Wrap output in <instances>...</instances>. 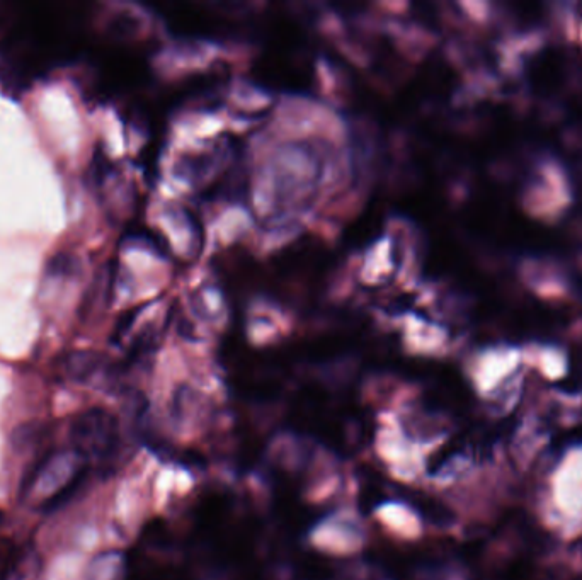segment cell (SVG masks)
I'll list each match as a JSON object with an SVG mask.
<instances>
[{
  "label": "cell",
  "instance_id": "1",
  "mask_svg": "<svg viewBox=\"0 0 582 580\" xmlns=\"http://www.w3.org/2000/svg\"><path fill=\"white\" fill-rule=\"evenodd\" d=\"M118 443L120 424L108 410H87L70 427V444L80 460H108L115 455Z\"/></svg>",
  "mask_w": 582,
  "mask_h": 580
},
{
  "label": "cell",
  "instance_id": "2",
  "mask_svg": "<svg viewBox=\"0 0 582 580\" xmlns=\"http://www.w3.org/2000/svg\"><path fill=\"white\" fill-rule=\"evenodd\" d=\"M82 470L84 467H75L74 456L65 453V451H58V453L52 451V453L43 456L35 467L26 473V478L21 485V495L29 497L38 490H43V492L52 490V494H50L52 497V495L57 494L58 490H62L65 485L69 484L70 480Z\"/></svg>",
  "mask_w": 582,
  "mask_h": 580
},
{
  "label": "cell",
  "instance_id": "3",
  "mask_svg": "<svg viewBox=\"0 0 582 580\" xmlns=\"http://www.w3.org/2000/svg\"><path fill=\"white\" fill-rule=\"evenodd\" d=\"M106 370V359L92 351H74L62 361L63 375L75 383H91Z\"/></svg>",
  "mask_w": 582,
  "mask_h": 580
},
{
  "label": "cell",
  "instance_id": "4",
  "mask_svg": "<svg viewBox=\"0 0 582 580\" xmlns=\"http://www.w3.org/2000/svg\"><path fill=\"white\" fill-rule=\"evenodd\" d=\"M86 480L87 470L84 468L62 490H58L57 494L52 495L48 501L43 502L41 504V511L45 512V514H53V512L63 509V507L67 506L74 499L75 495L79 494V490L82 489V485L86 484Z\"/></svg>",
  "mask_w": 582,
  "mask_h": 580
},
{
  "label": "cell",
  "instance_id": "5",
  "mask_svg": "<svg viewBox=\"0 0 582 580\" xmlns=\"http://www.w3.org/2000/svg\"><path fill=\"white\" fill-rule=\"evenodd\" d=\"M74 268V257L67 256V254H58L50 261L48 273L52 274V276H67V274L74 273Z\"/></svg>",
  "mask_w": 582,
  "mask_h": 580
}]
</instances>
